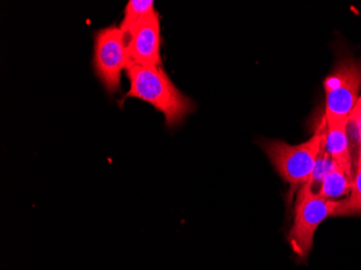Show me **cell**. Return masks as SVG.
Returning a JSON list of instances; mask_svg holds the SVG:
<instances>
[{
	"label": "cell",
	"instance_id": "2",
	"mask_svg": "<svg viewBox=\"0 0 361 270\" xmlns=\"http://www.w3.org/2000/svg\"><path fill=\"white\" fill-rule=\"evenodd\" d=\"M322 125L313 137L299 145H290L278 140L261 143L277 173L289 184L290 196L301 190L315 173L320 153L324 149V119Z\"/></svg>",
	"mask_w": 361,
	"mask_h": 270
},
{
	"label": "cell",
	"instance_id": "8",
	"mask_svg": "<svg viewBox=\"0 0 361 270\" xmlns=\"http://www.w3.org/2000/svg\"><path fill=\"white\" fill-rule=\"evenodd\" d=\"M354 172L336 166L330 160L329 168L322 176L319 194L326 199L336 200L343 196H348L352 192Z\"/></svg>",
	"mask_w": 361,
	"mask_h": 270
},
{
	"label": "cell",
	"instance_id": "1",
	"mask_svg": "<svg viewBox=\"0 0 361 270\" xmlns=\"http://www.w3.org/2000/svg\"><path fill=\"white\" fill-rule=\"evenodd\" d=\"M126 73L130 80L126 99H141L151 104L165 116L166 125L170 129L180 125L186 116L196 111L192 99L176 88L164 66L133 64L127 67Z\"/></svg>",
	"mask_w": 361,
	"mask_h": 270
},
{
	"label": "cell",
	"instance_id": "5",
	"mask_svg": "<svg viewBox=\"0 0 361 270\" xmlns=\"http://www.w3.org/2000/svg\"><path fill=\"white\" fill-rule=\"evenodd\" d=\"M129 65L127 42L119 26L97 30L93 47V68L109 94L121 89V74Z\"/></svg>",
	"mask_w": 361,
	"mask_h": 270
},
{
	"label": "cell",
	"instance_id": "7",
	"mask_svg": "<svg viewBox=\"0 0 361 270\" xmlns=\"http://www.w3.org/2000/svg\"><path fill=\"white\" fill-rule=\"evenodd\" d=\"M324 150L334 164L353 171L352 155L348 140V121H326Z\"/></svg>",
	"mask_w": 361,
	"mask_h": 270
},
{
	"label": "cell",
	"instance_id": "6",
	"mask_svg": "<svg viewBox=\"0 0 361 270\" xmlns=\"http://www.w3.org/2000/svg\"><path fill=\"white\" fill-rule=\"evenodd\" d=\"M160 19L158 12L146 18L137 25L127 44L129 65L141 66H164L160 56ZM128 65V66H129Z\"/></svg>",
	"mask_w": 361,
	"mask_h": 270
},
{
	"label": "cell",
	"instance_id": "11",
	"mask_svg": "<svg viewBox=\"0 0 361 270\" xmlns=\"http://www.w3.org/2000/svg\"><path fill=\"white\" fill-rule=\"evenodd\" d=\"M348 123H353L357 129L359 140L361 139V97H359L356 105L353 109L348 119Z\"/></svg>",
	"mask_w": 361,
	"mask_h": 270
},
{
	"label": "cell",
	"instance_id": "10",
	"mask_svg": "<svg viewBox=\"0 0 361 270\" xmlns=\"http://www.w3.org/2000/svg\"><path fill=\"white\" fill-rule=\"evenodd\" d=\"M361 215V157L357 160L352 192L348 198L341 200V216Z\"/></svg>",
	"mask_w": 361,
	"mask_h": 270
},
{
	"label": "cell",
	"instance_id": "4",
	"mask_svg": "<svg viewBox=\"0 0 361 270\" xmlns=\"http://www.w3.org/2000/svg\"><path fill=\"white\" fill-rule=\"evenodd\" d=\"M326 121H348L361 91V60L353 56L338 59L324 80Z\"/></svg>",
	"mask_w": 361,
	"mask_h": 270
},
{
	"label": "cell",
	"instance_id": "12",
	"mask_svg": "<svg viewBox=\"0 0 361 270\" xmlns=\"http://www.w3.org/2000/svg\"><path fill=\"white\" fill-rule=\"evenodd\" d=\"M358 157H361V139L359 140V152H358Z\"/></svg>",
	"mask_w": 361,
	"mask_h": 270
},
{
	"label": "cell",
	"instance_id": "9",
	"mask_svg": "<svg viewBox=\"0 0 361 270\" xmlns=\"http://www.w3.org/2000/svg\"><path fill=\"white\" fill-rule=\"evenodd\" d=\"M156 12L155 5L152 0H129L125 8L123 20L121 22V28L125 35L126 42H129V38L133 35L135 28L141 24L146 18Z\"/></svg>",
	"mask_w": 361,
	"mask_h": 270
},
{
	"label": "cell",
	"instance_id": "3",
	"mask_svg": "<svg viewBox=\"0 0 361 270\" xmlns=\"http://www.w3.org/2000/svg\"><path fill=\"white\" fill-rule=\"evenodd\" d=\"M341 216V200L322 197L312 188L308 180L298 194L294 208L293 224L288 233V241L294 254L306 259L314 247L316 231L329 217Z\"/></svg>",
	"mask_w": 361,
	"mask_h": 270
}]
</instances>
